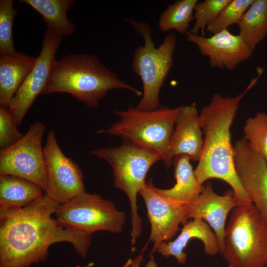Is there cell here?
<instances>
[{"label":"cell","mask_w":267,"mask_h":267,"mask_svg":"<svg viewBox=\"0 0 267 267\" xmlns=\"http://www.w3.org/2000/svg\"><path fill=\"white\" fill-rule=\"evenodd\" d=\"M60 204L46 193L22 208L0 210V267H29L45 261L49 247L70 243L86 258L92 234L64 227L52 218Z\"/></svg>","instance_id":"6da1fadb"},{"label":"cell","mask_w":267,"mask_h":267,"mask_svg":"<svg viewBox=\"0 0 267 267\" xmlns=\"http://www.w3.org/2000/svg\"><path fill=\"white\" fill-rule=\"evenodd\" d=\"M256 81L253 79L243 92L234 97H223L215 93L199 114L205 137L198 164L194 170L195 176L201 184L210 178L226 182L232 189L238 206L252 202L236 172L230 129L241 99Z\"/></svg>","instance_id":"7a4b0ae2"},{"label":"cell","mask_w":267,"mask_h":267,"mask_svg":"<svg viewBox=\"0 0 267 267\" xmlns=\"http://www.w3.org/2000/svg\"><path fill=\"white\" fill-rule=\"evenodd\" d=\"M114 89L142 92L120 80L95 55L71 54L54 61L41 94L67 93L89 107H95Z\"/></svg>","instance_id":"3957f363"},{"label":"cell","mask_w":267,"mask_h":267,"mask_svg":"<svg viewBox=\"0 0 267 267\" xmlns=\"http://www.w3.org/2000/svg\"><path fill=\"white\" fill-rule=\"evenodd\" d=\"M90 152L110 164L114 177L113 186L122 190L128 197L131 210V243L134 245L141 233L143 222L138 213L137 194L146 183L145 178L149 169L162 158L156 151L125 139L117 147Z\"/></svg>","instance_id":"277c9868"},{"label":"cell","mask_w":267,"mask_h":267,"mask_svg":"<svg viewBox=\"0 0 267 267\" xmlns=\"http://www.w3.org/2000/svg\"><path fill=\"white\" fill-rule=\"evenodd\" d=\"M181 106H160L154 110L143 111L130 105L125 111L116 110L114 113L119 119L97 133L118 136L151 149L161 156L169 168L173 162L170 152V138Z\"/></svg>","instance_id":"5b68a950"},{"label":"cell","mask_w":267,"mask_h":267,"mask_svg":"<svg viewBox=\"0 0 267 267\" xmlns=\"http://www.w3.org/2000/svg\"><path fill=\"white\" fill-rule=\"evenodd\" d=\"M128 21L144 40V44L135 49L132 62V69L140 78L143 85L142 97L136 107L143 111L154 110L160 107V89L173 64L176 35L168 34L162 44L156 47L147 23L133 18Z\"/></svg>","instance_id":"8992f818"},{"label":"cell","mask_w":267,"mask_h":267,"mask_svg":"<svg viewBox=\"0 0 267 267\" xmlns=\"http://www.w3.org/2000/svg\"><path fill=\"white\" fill-rule=\"evenodd\" d=\"M222 255L231 267H265L267 222L252 202L233 209Z\"/></svg>","instance_id":"52a82bcc"},{"label":"cell","mask_w":267,"mask_h":267,"mask_svg":"<svg viewBox=\"0 0 267 267\" xmlns=\"http://www.w3.org/2000/svg\"><path fill=\"white\" fill-rule=\"evenodd\" d=\"M54 215L61 226L91 234L97 231L121 233L126 222L125 213L113 202L86 192L60 204Z\"/></svg>","instance_id":"ba28073f"},{"label":"cell","mask_w":267,"mask_h":267,"mask_svg":"<svg viewBox=\"0 0 267 267\" xmlns=\"http://www.w3.org/2000/svg\"><path fill=\"white\" fill-rule=\"evenodd\" d=\"M45 125L36 121L22 138L0 151V174L19 177L34 182L45 191L47 176L42 141Z\"/></svg>","instance_id":"9c48e42d"},{"label":"cell","mask_w":267,"mask_h":267,"mask_svg":"<svg viewBox=\"0 0 267 267\" xmlns=\"http://www.w3.org/2000/svg\"><path fill=\"white\" fill-rule=\"evenodd\" d=\"M43 147L47 176L45 193L63 204L85 192L82 170L77 164L64 155L54 130L48 132Z\"/></svg>","instance_id":"30bf717a"},{"label":"cell","mask_w":267,"mask_h":267,"mask_svg":"<svg viewBox=\"0 0 267 267\" xmlns=\"http://www.w3.org/2000/svg\"><path fill=\"white\" fill-rule=\"evenodd\" d=\"M61 39L52 30L47 28L45 30L40 54L8 105L17 126L20 125L35 99L41 94L56 60Z\"/></svg>","instance_id":"8fae6325"},{"label":"cell","mask_w":267,"mask_h":267,"mask_svg":"<svg viewBox=\"0 0 267 267\" xmlns=\"http://www.w3.org/2000/svg\"><path fill=\"white\" fill-rule=\"evenodd\" d=\"M154 186L150 180L138 193L146 205L151 224L148 242L153 243L152 255L161 243L169 241L176 235L181 223L186 222L185 217L191 204L164 197L155 190Z\"/></svg>","instance_id":"7c38bea8"},{"label":"cell","mask_w":267,"mask_h":267,"mask_svg":"<svg viewBox=\"0 0 267 267\" xmlns=\"http://www.w3.org/2000/svg\"><path fill=\"white\" fill-rule=\"evenodd\" d=\"M234 162L241 184L267 222V161L244 138L235 143Z\"/></svg>","instance_id":"4fadbf2b"},{"label":"cell","mask_w":267,"mask_h":267,"mask_svg":"<svg viewBox=\"0 0 267 267\" xmlns=\"http://www.w3.org/2000/svg\"><path fill=\"white\" fill-rule=\"evenodd\" d=\"M186 40L194 44L200 53L209 58L212 67L234 69L252 55L253 51L238 35L231 33L227 29L207 37L188 31Z\"/></svg>","instance_id":"5bb4252c"},{"label":"cell","mask_w":267,"mask_h":267,"mask_svg":"<svg viewBox=\"0 0 267 267\" xmlns=\"http://www.w3.org/2000/svg\"><path fill=\"white\" fill-rule=\"evenodd\" d=\"M237 206L232 190L220 195L215 193L209 182L191 203L185 219L187 221L198 218L205 221L214 231L222 254L224 246L225 221L229 213Z\"/></svg>","instance_id":"9a60e30c"},{"label":"cell","mask_w":267,"mask_h":267,"mask_svg":"<svg viewBox=\"0 0 267 267\" xmlns=\"http://www.w3.org/2000/svg\"><path fill=\"white\" fill-rule=\"evenodd\" d=\"M170 141V152L174 158L179 155L198 161L204 144L199 115L195 103L181 106Z\"/></svg>","instance_id":"2e32d148"},{"label":"cell","mask_w":267,"mask_h":267,"mask_svg":"<svg viewBox=\"0 0 267 267\" xmlns=\"http://www.w3.org/2000/svg\"><path fill=\"white\" fill-rule=\"evenodd\" d=\"M192 238L202 241L206 254L213 256L220 253L219 243L213 230L207 222L198 218L184 223L177 238L173 241L161 243L156 251L166 258L173 256L179 264L185 265L187 257L183 250Z\"/></svg>","instance_id":"e0dca14e"},{"label":"cell","mask_w":267,"mask_h":267,"mask_svg":"<svg viewBox=\"0 0 267 267\" xmlns=\"http://www.w3.org/2000/svg\"><path fill=\"white\" fill-rule=\"evenodd\" d=\"M36 59L16 51L0 54V105L8 106L33 68Z\"/></svg>","instance_id":"ac0fdd59"},{"label":"cell","mask_w":267,"mask_h":267,"mask_svg":"<svg viewBox=\"0 0 267 267\" xmlns=\"http://www.w3.org/2000/svg\"><path fill=\"white\" fill-rule=\"evenodd\" d=\"M190 158L185 155L174 158V175L176 183L171 188L160 189L154 186L155 190L162 196L174 201L190 204L202 192L204 186L198 181L190 164Z\"/></svg>","instance_id":"d6986e66"},{"label":"cell","mask_w":267,"mask_h":267,"mask_svg":"<svg viewBox=\"0 0 267 267\" xmlns=\"http://www.w3.org/2000/svg\"><path fill=\"white\" fill-rule=\"evenodd\" d=\"M43 189L26 179L0 174V210H12L26 207L44 194Z\"/></svg>","instance_id":"ffe728a7"},{"label":"cell","mask_w":267,"mask_h":267,"mask_svg":"<svg viewBox=\"0 0 267 267\" xmlns=\"http://www.w3.org/2000/svg\"><path fill=\"white\" fill-rule=\"evenodd\" d=\"M73 0H21L39 13L49 29L59 36H67L75 31L74 24L67 15L71 8Z\"/></svg>","instance_id":"44dd1931"},{"label":"cell","mask_w":267,"mask_h":267,"mask_svg":"<svg viewBox=\"0 0 267 267\" xmlns=\"http://www.w3.org/2000/svg\"><path fill=\"white\" fill-rule=\"evenodd\" d=\"M237 25L239 35L254 50L267 36V0H254Z\"/></svg>","instance_id":"7402d4cb"},{"label":"cell","mask_w":267,"mask_h":267,"mask_svg":"<svg viewBox=\"0 0 267 267\" xmlns=\"http://www.w3.org/2000/svg\"><path fill=\"white\" fill-rule=\"evenodd\" d=\"M197 0H179L168 6L160 15L158 27L160 31L167 32L175 30L184 34L194 19V7Z\"/></svg>","instance_id":"603a6c76"},{"label":"cell","mask_w":267,"mask_h":267,"mask_svg":"<svg viewBox=\"0 0 267 267\" xmlns=\"http://www.w3.org/2000/svg\"><path fill=\"white\" fill-rule=\"evenodd\" d=\"M246 140L253 149L267 161V114L260 112L248 118L243 129Z\"/></svg>","instance_id":"cb8c5ba5"},{"label":"cell","mask_w":267,"mask_h":267,"mask_svg":"<svg viewBox=\"0 0 267 267\" xmlns=\"http://www.w3.org/2000/svg\"><path fill=\"white\" fill-rule=\"evenodd\" d=\"M254 0H231L218 15L207 26L206 30L215 34L238 24Z\"/></svg>","instance_id":"d4e9b609"},{"label":"cell","mask_w":267,"mask_h":267,"mask_svg":"<svg viewBox=\"0 0 267 267\" xmlns=\"http://www.w3.org/2000/svg\"><path fill=\"white\" fill-rule=\"evenodd\" d=\"M17 10L13 0H0V54L16 52L12 37V26Z\"/></svg>","instance_id":"484cf974"},{"label":"cell","mask_w":267,"mask_h":267,"mask_svg":"<svg viewBox=\"0 0 267 267\" xmlns=\"http://www.w3.org/2000/svg\"><path fill=\"white\" fill-rule=\"evenodd\" d=\"M231 0H205L197 2L194 9L195 22L189 32L193 34H198L201 31V35L205 36V30L225 7Z\"/></svg>","instance_id":"4316f807"},{"label":"cell","mask_w":267,"mask_h":267,"mask_svg":"<svg viewBox=\"0 0 267 267\" xmlns=\"http://www.w3.org/2000/svg\"><path fill=\"white\" fill-rule=\"evenodd\" d=\"M14 115L8 106L0 105V149H6L20 140L24 134L18 129Z\"/></svg>","instance_id":"83f0119b"},{"label":"cell","mask_w":267,"mask_h":267,"mask_svg":"<svg viewBox=\"0 0 267 267\" xmlns=\"http://www.w3.org/2000/svg\"><path fill=\"white\" fill-rule=\"evenodd\" d=\"M142 260V254H139L133 260L132 264L128 267H140ZM145 267H158L154 261L153 255H150L149 261L148 262Z\"/></svg>","instance_id":"f1b7e54d"},{"label":"cell","mask_w":267,"mask_h":267,"mask_svg":"<svg viewBox=\"0 0 267 267\" xmlns=\"http://www.w3.org/2000/svg\"><path fill=\"white\" fill-rule=\"evenodd\" d=\"M132 262H133L132 259H129L122 267H128L132 264ZM92 265H93V264L90 263L86 265V266H84V267L77 266L76 267H90Z\"/></svg>","instance_id":"f546056e"},{"label":"cell","mask_w":267,"mask_h":267,"mask_svg":"<svg viewBox=\"0 0 267 267\" xmlns=\"http://www.w3.org/2000/svg\"><path fill=\"white\" fill-rule=\"evenodd\" d=\"M227 267H231V266L228 265Z\"/></svg>","instance_id":"4dcf8cb0"},{"label":"cell","mask_w":267,"mask_h":267,"mask_svg":"<svg viewBox=\"0 0 267 267\" xmlns=\"http://www.w3.org/2000/svg\"><path fill=\"white\" fill-rule=\"evenodd\" d=\"M265 267H267V264H266Z\"/></svg>","instance_id":"1f68e13d"}]
</instances>
